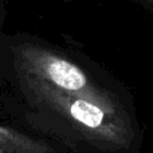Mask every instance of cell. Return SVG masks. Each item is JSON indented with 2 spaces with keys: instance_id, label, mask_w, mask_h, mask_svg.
<instances>
[{
  "instance_id": "cell-1",
  "label": "cell",
  "mask_w": 153,
  "mask_h": 153,
  "mask_svg": "<svg viewBox=\"0 0 153 153\" xmlns=\"http://www.w3.org/2000/svg\"><path fill=\"white\" fill-rule=\"evenodd\" d=\"M20 87L42 114L59 120L81 138L105 149H124L132 143L133 129L118 106L73 95L16 71Z\"/></svg>"
},
{
  "instance_id": "cell-2",
  "label": "cell",
  "mask_w": 153,
  "mask_h": 153,
  "mask_svg": "<svg viewBox=\"0 0 153 153\" xmlns=\"http://www.w3.org/2000/svg\"><path fill=\"white\" fill-rule=\"evenodd\" d=\"M13 54L16 71L32 76L62 93L82 95L120 108L109 90L97 85L81 66L63 55L32 43L16 46Z\"/></svg>"
},
{
  "instance_id": "cell-3",
  "label": "cell",
  "mask_w": 153,
  "mask_h": 153,
  "mask_svg": "<svg viewBox=\"0 0 153 153\" xmlns=\"http://www.w3.org/2000/svg\"><path fill=\"white\" fill-rule=\"evenodd\" d=\"M0 153H54L45 143L0 125Z\"/></svg>"
},
{
  "instance_id": "cell-4",
  "label": "cell",
  "mask_w": 153,
  "mask_h": 153,
  "mask_svg": "<svg viewBox=\"0 0 153 153\" xmlns=\"http://www.w3.org/2000/svg\"><path fill=\"white\" fill-rule=\"evenodd\" d=\"M149 1H152V3H153V0H149Z\"/></svg>"
}]
</instances>
